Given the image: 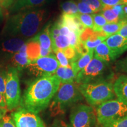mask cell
<instances>
[{
    "label": "cell",
    "mask_w": 127,
    "mask_h": 127,
    "mask_svg": "<svg viewBox=\"0 0 127 127\" xmlns=\"http://www.w3.org/2000/svg\"><path fill=\"white\" fill-rule=\"evenodd\" d=\"M125 21L126 20L121 21L117 22V23H107L102 28L101 31L107 35H108L109 36L118 34V32L124 24Z\"/></svg>",
    "instance_id": "cell-24"
},
{
    "label": "cell",
    "mask_w": 127,
    "mask_h": 127,
    "mask_svg": "<svg viewBox=\"0 0 127 127\" xmlns=\"http://www.w3.org/2000/svg\"><path fill=\"white\" fill-rule=\"evenodd\" d=\"M69 46V39L67 36L59 35L53 41H51L52 51L57 50L63 51Z\"/></svg>",
    "instance_id": "cell-21"
},
{
    "label": "cell",
    "mask_w": 127,
    "mask_h": 127,
    "mask_svg": "<svg viewBox=\"0 0 127 127\" xmlns=\"http://www.w3.org/2000/svg\"><path fill=\"white\" fill-rule=\"evenodd\" d=\"M94 21V27L93 30L94 31H100L105 25L108 23L105 18L103 17L101 12L92 14Z\"/></svg>",
    "instance_id": "cell-26"
},
{
    "label": "cell",
    "mask_w": 127,
    "mask_h": 127,
    "mask_svg": "<svg viewBox=\"0 0 127 127\" xmlns=\"http://www.w3.org/2000/svg\"><path fill=\"white\" fill-rule=\"evenodd\" d=\"M61 8L63 14L71 15H78L79 14L77 3L72 0H69L62 3Z\"/></svg>",
    "instance_id": "cell-22"
},
{
    "label": "cell",
    "mask_w": 127,
    "mask_h": 127,
    "mask_svg": "<svg viewBox=\"0 0 127 127\" xmlns=\"http://www.w3.org/2000/svg\"><path fill=\"white\" fill-rule=\"evenodd\" d=\"M123 4L127 5V0H123Z\"/></svg>",
    "instance_id": "cell-46"
},
{
    "label": "cell",
    "mask_w": 127,
    "mask_h": 127,
    "mask_svg": "<svg viewBox=\"0 0 127 127\" xmlns=\"http://www.w3.org/2000/svg\"><path fill=\"white\" fill-rule=\"evenodd\" d=\"M60 66L59 62L53 54L45 57H39L32 61L27 66L28 72L36 78L54 75Z\"/></svg>",
    "instance_id": "cell-8"
},
{
    "label": "cell",
    "mask_w": 127,
    "mask_h": 127,
    "mask_svg": "<svg viewBox=\"0 0 127 127\" xmlns=\"http://www.w3.org/2000/svg\"><path fill=\"white\" fill-rule=\"evenodd\" d=\"M7 70L0 68V93L4 96Z\"/></svg>",
    "instance_id": "cell-33"
},
{
    "label": "cell",
    "mask_w": 127,
    "mask_h": 127,
    "mask_svg": "<svg viewBox=\"0 0 127 127\" xmlns=\"http://www.w3.org/2000/svg\"><path fill=\"white\" fill-rule=\"evenodd\" d=\"M17 127H45L38 114L20 107L11 114Z\"/></svg>",
    "instance_id": "cell-10"
},
{
    "label": "cell",
    "mask_w": 127,
    "mask_h": 127,
    "mask_svg": "<svg viewBox=\"0 0 127 127\" xmlns=\"http://www.w3.org/2000/svg\"><path fill=\"white\" fill-rule=\"evenodd\" d=\"M50 0H15L9 8V12H15L33 9L43 5Z\"/></svg>",
    "instance_id": "cell-12"
},
{
    "label": "cell",
    "mask_w": 127,
    "mask_h": 127,
    "mask_svg": "<svg viewBox=\"0 0 127 127\" xmlns=\"http://www.w3.org/2000/svg\"><path fill=\"white\" fill-rule=\"evenodd\" d=\"M94 31L92 29H91V28H85V29L84 30V31L79 35V40L81 41L82 43H84L85 41L90 38V37L94 34Z\"/></svg>",
    "instance_id": "cell-37"
},
{
    "label": "cell",
    "mask_w": 127,
    "mask_h": 127,
    "mask_svg": "<svg viewBox=\"0 0 127 127\" xmlns=\"http://www.w3.org/2000/svg\"><path fill=\"white\" fill-rule=\"evenodd\" d=\"M45 9H30L17 12L9 17L2 30L4 35L29 38L38 32L47 19Z\"/></svg>",
    "instance_id": "cell-2"
},
{
    "label": "cell",
    "mask_w": 127,
    "mask_h": 127,
    "mask_svg": "<svg viewBox=\"0 0 127 127\" xmlns=\"http://www.w3.org/2000/svg\"><path fill=\"white\" fill-rule=\"evenodd\" d=\"M84 98L92 107H98L103 102L115 98L113 83L111 81H99L78 84Z\"/></svg>",
    "instance_id": "cell-4"
},
{
    "label": "cell",
    "mask_w": 127,
    "mask_h": 127,
    "mask_svg": "<svg viewBox=\"0 0 127 127\" xmlns=\"http://www.w3.org/2000/svg\"><path fill=\"white\" fill-rule=\"evenodd\" d=\"M82 24L85 28L93 29L94 27V21L93 15L87 14H79L77 15Z\"/></svg>",
    "instance_id": "cell-29"
},
{
    "label": "cell",
    "mask_w": 127,
    "mask_h": 127,
    "mask_svg": "<svg viewBox=\"0 0 127 127\" xmlns=\"http://www.w3.org/2000/svg\"><path fill=\"white\" fill-rule=\"evenodd\" d=\"M96 118L92 106L80 104L75 105L71 108L69 121L72 127H93Z\"/></svg>",
    "instance_id": "cell-9"
},
{
    "label": "cell",
    "mask_w": 127,
    "mask_h": 127,
    "mask_svg": "<svg viewBox=\"0 0 127 127\" xmlns=\"http://www.w3.org/2000/svg\"><path fill=\"white\" fill-rule=\"evenodd\" d=\"M26 44V53L27 57L31 62L40 57L41 46L39 42L32 38Z\"/></svg>",
    "instance_id": "cell-18"
},
{
    "label": "cell",
    "mask_w": 127,
    "mask_h": 127,
    "mask_svg": "<svg viewBox=\"0 0 127 127\" xmlns=\"http://www.w3.org/2000/svg\"><path fill=\"white\" fill-rule=\"evenodd\" d=\"M114 76V72L109 63L93 57L90 63L77 74L75 82L81 84L99 81H111Z\"/></svg>",
    "instance_id": "cell-5"
},
{
    "label": "cell",
    "mask_w": 127,
    "mask_h": 127,
    "mask_svg": "<svg viewBox=\"0 0 127 127\" xmlns=\"http://www.w3.org/2000/svg\"><path fill=\"white\" fill-rule=\"evenodd\" d=\"M0 127H17L12 117L9 115H5L0 120Z\"/></svg>",
    "instance_id": "cell-36"
},
{
    "label": "cell",
    "mask_w": 127,
    "mask_h": 127,
    "mask_svg": "<svg viewBox=\"0 0 127 127\" xmlns=\"http://www.w3.org/2000/svg\"><path fill=\"white\" fill-rule=\"evenodd\" d=\"M63 52L67 58L70 64L76 61L81 57V55L78 54L75 49L70 47V46L64 50Z\"/></svg>",
    "instance_id": "cell-28"
},
{
    "label": "cell",
    "mask_w": 127,
    "mask_h": 127,
    "mask_svg": "<svg viewBox=\"0 0 127 127\" xmlns=\"http://www.w3.org/2000/svg\"><path fill=\"white\" fill-rule=\"evenodd\" d=\"M12 66L18 71L26 68L31 61L28 59L26 53V44H24L18 52L14 54L11 60Z\"/></svg>",
    "instance_id": "cell-14"
},
{
    "label": "cell",
    "mask_w": 127,
    "mask_h": 127,
    "mask_svg": "<svg viewBox=\"0 0 127 127\" xmlns=\"http://www.w3.org/2000/svg\"><path fill=\"white\" fill-rule=\"evenodd\" d=\"M57 60L59 62L60 66H68L70 65V63L67 59V58L64 55L63 51L57 50L54 51Z\"/></svg>",
    "instance_id": "cell-32"
},
{
    "label": "cell",
    "mask_w": 127,
    "mask_h": 127,
    "mask_svg": "<svg viewBox=\"0 0 127 127\" xmlns=\"http://www.w3.org/2000/svg\"><path fill=\"white\" fill-rule=\"evenodd\" d=\"M114 91L117 99L127 105V75H121L113 84Z\"/></svg>",
    "instance_id": "cell-13"
},
{
    "label": "cell",
    "mask_w": 127,
    "mask_h": 127,
    "mask_svg": "<svg viewBox=\"0 0 127 127\" xmlns=\"http://www.w3.org/2000/svg\"><path fill=\"white\" fill-rule=\"evenodd\" d=\"M101 125L102 127H127V114L115 120L105 122Z\"/></svg>",
    "instance_id": "cell-27"
},
{
    "label": "cell",
    "mask_w": 127,
    "mask_h": 127,
    "mask_svg": "<svg viewBox=\"0 0 127 127\" xmlns=\"http://www.w3.org/2000/svg\"><path fill=\"white\" fill-rule=\"evenodd\" d=\"M15 0H0V6L1 7L5 9H8Z\"/></svg>",
    "instance_id": "cell-40"
},
{
    "label": "cell",
    "mask_w": 127,
    "mask_h": 127,
    "mask_svg": "<svg viewBox=\"0 0 127 127\" xmlns=\"http://www.w3.org/2000/svg\"><path fill=\"white\" fill-rule=\"evenodd\" d=\"M94 57H96V58L101 60V61L109 63L112 61L111 51L105 42V41L95 47L94 50Z\"/></svg>",
    "instance_id": "cell-20"
},
{
    "label": "cell",
    "mask_w": 127,
    "mask_h": 127,
    "mask_svg": "<svg viewBox=\"0 0 127 127\" xmlns=\"http://www.w3.org/2000/svg\"><path fill=\"white\" fill-rule=\"evenodd\" d=\"M80 1L86 3L90 7L97 10L98 12L101 11L104 7V5L100 0H80Z\"/></svg>",
    "instance_id": "cell-34"
},
{
    "label": "cell",
    "mask_w": 127,
    "mask_h": 127,
    "mask_svg": "<svg viewBox=\"0 0 127 127\" xmlns=\"http://www.w3.org/2000/svg\"><path fill=\"white\" fill-rule=\"evenodd\" d=\"M78 8V11L79 14H94L97 13L98 11L96 9L93 8L90 5L86 3H84L81 1H79L77 4Z\"/></svg>",
    "instance_id": "cell-30"
},
{
    "label": "cell",
    "mask_w": 127,
    "mask_h": 127,
    "mask_svg": "<svg viewBox=\"0 0 127 127\" xmlns=\"http://www.w3.org/2000/svg\"><path fill=\"white\" fill-rule=\"evenodd\" d=\"M118 34L120 35L124 36V37L127 38V20L125 21L124 24L122 27L118 32Z\"/></svg>",
    "instance_id": "cell-41"
},
{
    "label": "cell",
    "mask_w": 127,
    "mask_h": 127,
    "mask_svg": "<svg viewBox=\"0 0 127 127\" xmlns=\"http://www.w3.org/2000/svg\"><path fill=\"white\" fill-rule=\"evenodd\" d=\"M0 107L3 108H7L6 106V101L5 96L0 93Z\"/></svg>",
    "instance_id": "cell-43"
},
{
    "label": "cell",
    "mask_w": 127,
    "mask_h": 127,
    "mask_svg": "<svg viewBox=\"0 0 127 127\" xmlns=\"http://www.w3.org/2000/svg\"><path fill=\"white\" fill-rule=\"evenodd\" d=\"M18 70L13 66L7 69L5 99L8 111H12L20 105L21 96Z\"/></svg>",
    "instance_id": "cell-6"
},
{
    "label": "cell",
    "mask_w": 127,
    "mask_h": 127,
    "mask_svg": "<svg viewBox=\"0 0 127 127\" xmlns=\"http://www.w3.org/2000/svg\"><path fill=\"white\" fill-rule=\"evenodd\" d=\"M70 31H71V30L69 29L68 27L65 26V25H63L61 24V27H60V35H62L68 36V34H69V32H70Z\"/></svg>",
    "instance_id": "cell-42"
},
{
    "label": "cell",
    "mask_w": 127,
    "mask_h": 127,
    "mask_svg": "<svg viewBox=\"0 0 127 127\" xmlns=\"http://www.w3.org/2000/svg\"><path fill=\"white\" fill-rule=\"evenodd\" d=\"M74 16V15L63 14L58 21L61 25L68 27L71 30L75 31L79 35L78 32V26L75 23Z\"/></svg>",
    "instance_id": "cell-25"
},
{
    "label": "cell",
    "mask_w": 127,
    "mask_h": 127,
    "mask_svg": "<svg viewBox=\"0 0 127 127\" xmlns=\"http://www.w3.org/2000/svg\"><path fill=\"white\" fill-rule=\"evenodd\" d=\"M115 71L117 72L127 74V56L116 62Z\"/></svg>",
    "instance_id": "cell-31"
},
{
    "label": "cell",
    "mask_w": 127,
    "mask_h": 127,
    "mask_svg": "<svg viewBox=\"0 0 127 127\" xmlns=\"http://www.w3.org/2000/svg\"><path fill=\"white\" fill-rule=\"evenodd\" d=\"M0 68H1V64H0Z\"/></svg>",
    "instance_id": "cell-48"
},
{
    "label": "cell",
    "mask_w": 127,
    "mask_h": 127,
    "mask_svg": "<svg viewBox=\"0 0 127 127\" xmlns=\"http://www.w3.org/2000/svg\"><path fill=\"white\" fill-rule=\"evenodd\" d=\"M3 15H2V9H1V7L0 6V19H1L2 18Z\"/></svg>",
    "instance_id": "cell-45"
},
{
    "label": "cell",
    "mask_w": 127,
    "mask_h": 127,
    "mask_svg": "<svg viewBox=\"0 0 127 127\" xmlns=\"http://www.w3.org/2000/svg\"><path fill=\"white\" fill-rule=\"evenodd\" d=\"M25 43V40L23 38L12 37L4 41L1 45V48L5 52L14 54L19 51Z\"/></svg>",
    "instance_id": "cell-16"
},
{
    "label": "cell",
    "mask_w": 127,
    "mask_h": 127,
    "mask_svg": "<svg viewBox=\"0 0 127 127\" xmlns=\"http://www.w3.org/2000/svg\"><path fill=\"white\" fill-rule=\"evenodd\" d=\"M96 127H102V126H101V125H99V124H98V125H96Z\"/></svg>",
    "instance_id": "cell-47"
},
{
    "label": "cell",
    "mask_w": 127,
    "mask_h": 127,
    "mask_svg": "<svg viewBox=\"0 0 127 127\" xmlns=\"http://www.w3.org/2000/svg\"><path fill=\"white\" fill-rule=\"evenodd\" d=\"M50 25H48L42 31L38 33L33 38L39 42L41 48L45 50L52 51L51 39L50 35Z\"/></svg>",
    "instance_id": "cell-19"
},
{
    "label": "cell",
    "mask_w": 127,
    "mask_h": 127,
    "mask_svg": "<svg viewBox=\"0 0 127 127\" xmlns=\"http://www.w3.org/2000/svg\"><path fill=\"white\" fill-rule=\"evenodd\" d=\"M60 84L55 75L36 78L24 93L20 101L21 107L36 114L44 110L50 104Z\"/></svg>",
    "instance_id": "cell-1"
},
{
    "label": "cell",
    "mask_w": 127,
    "mask_h": 127,
    "mask_svg": "<svg viewBox=\"0 0 127 127\" xmlns=\"http://www.w3.org/2000/svg\"><path fill=\"white\" fill-rule=\"evenodd\" d=\"M50 127H72L70 124H68L62 120H55L51 126Z\"/></svg>",
    "instance_id": "cell-39"
},
{
    "label": "cell",
    "mask_w": 127,
    "mask_h": 127,
    "mask_svg": "<svg viewBox=\"0 0 127 127\" xmlns=\"http://www.w3.org/2000/svg\"><path fill=\"white\" fill-rule=\"evenodd\" d=\"M103 17L105 18L108 23H117L121 21V20L112 7L104 6L102 10L100 11Z\"/></svg>",
    "instance_id": "cell-23"
},
{
    "label": "cell",
    "mask_w": 127,
    "mask_h": 127,
    "mask_svg": "<svg viewBox=\"0 0 127 127\" xmlns=\"http://www.w3.org/2000/svg\"><path fill=\"white\" fill-rule=\"evenodd\" d=\"M93 57L94 50H88V51L86 54L81 55L77 61L70 64L77 75L81 71H82L90 63V61L93 59Z\"/></svg>",
    "instance_id": "cell-17"
},
{
    "label": "cell",
    "mask_w": 127,
    "mask_h": 127,
    "mask_svg": "<svg viewBox=\"0 0 127 127\" xmlns=\"http://www.w3.org/2000/svg\"><path fill=\"white\" fill-rule=\"evenodd\" d=\"M69 39V46L71 47L74 48L75 49V47H77L78 43L79 42V35L75 32V31L71 30L70 32L67 36Z\"/></svg>",
    "instance_id": "cell-35"
},
{
    "label": "cell",
    "mask_w": 127,
    "mask_h": 127,
    "mask_svg": "<svg viewBox=\"0 0 127 127\" xmlns=\"http://www.w3.org/2000/svg\"><path fill=\"white\" fill-rule=\"evenodd\" d=\"M127 114V105L119 99H112L97 107L96 117L98 124L119 118Z\"/></svg>",
    "instance_id": "cell-7"
},
{
    "label": "cell",
    "mask_w": 127,
    "mask_h": 127,
    "mask_svg": "<svg viewBox=\"0 0 127 127\" xmlns=\"http://www.w3.org/2000/svg\"><path fill=\"white\" fill-rule=\"evenodd\" d=\"M104 6L112 7L116 5L123 4V0H100Z\"/></svg>",
    "instance_id": "cell-38"
},
{
    "label": "cell",
    "mask_w": 127,
    "mask_h": 127,
    "mask_svg": "<svg viewBox=\"0 0 127 127\" xmlns=\"http://www.w3.org/2000/svg\"><path fill=\"white\" fill-rule=\"evenodd\" d=\"M54 75L58 78L62 84L75 82L77 77V74L74 72L71 65L65 67L60 66L57 69Z\"/></svg>",
    "instance_id": "cell-15"
},
{
    "label": "cell",
    "mask_w": 127,
    "mask_h": 127,
    "mask_svg": "<svg viewBox=\"0 0 127 127\" xmlns=\"http://www.w3.org/2000/svg\"><path fill=\"white\" fill-rule=\"evenodd\" d=\"M83 96L78 85L74 82L60 84L58 91L50 103V111L53 115L63 114L66 109L81 101Z\"/></svg>",
    "instance_id": "cell-3"
},
{
    "label": "cell",
    "mask_w": 127,
    "mask_h": 127,
    "mask_svg": "<svg viewBox=\"0 0 127 127\" xmlns=\"http://www.w3.org/2000/svg\"><path fill=\"white\" fill-rule=\"evenodd\" d=\"M111 51L112 61L119 58L127 51V38L116 34L109 36L105 41Z\"/></svg>",
    "instance_id": "cell-11"
},
{
    "label": "cell",
    "mask_w": 127,
    "mask_h": 127,
    "mask_svg": "<svg viewBox=\"0 0 127 127\" xmlns=\"http://www.w3.org/2000/svg\"><path fill=\"white\" fill-rule=\"evenodd\" d=\"M7 109L6 108H3L0 107V120L2 119L5 115H6V113L7 112Z\"/></svg>",
    "instance_id": "cell-44"
}]
</instances>
